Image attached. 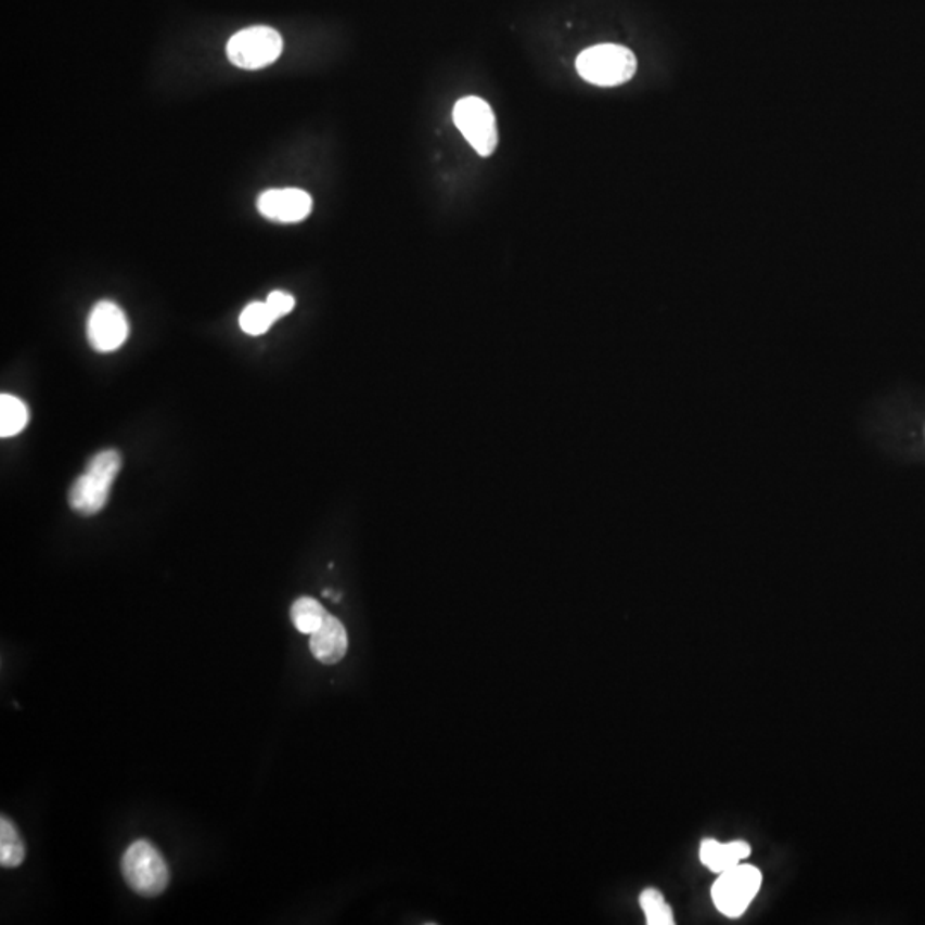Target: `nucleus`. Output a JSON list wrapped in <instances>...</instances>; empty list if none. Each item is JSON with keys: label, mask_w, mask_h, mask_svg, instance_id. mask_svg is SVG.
<instances>
[{"label": "nucleus", "mask_w": 925, "mask_h": 925, "mask_svg": "<svg viewBox=\"0 0 925 925\" xmlns=\"http://www.w3.org/2000/svg\"><path fill=\"white\" fill-rule=\"evenodd\" d=\"M123 466V458L115 449L100 451L91 458L85 473L69 490V504L82 516H93L105 508L112 486Z\"/></svg>", "instance_id": "1"}, {"label": "nucleus", "mask_w": 925, "mask_h": 925, "mask_svg": "<svg viewBox=\"0 0 925 925\" xmlns=\"http://www.w3.org/2000/svg\"><path fill=\"white\" fill-rule=\"evenodd\" d=\"M638 61L631 50L622 46L590 47L576 59V70L584 81L595 86H619L631 81L637 74Z\"/></svg>", "instance_id": "2"}, {"label": "nucleus", "mask_w": 925, "mask_h": 925, "mask_svg": "<svg viewBox=\"0 0 925 925\" xmlns=\"http://www.w3.org/2000/svg\"><path fill=\"white\" fill-rule=\"evenodd\" d=\"M123 874L127 885L141 897H158L167 889L170 873L164 856L155 845L138 840L123 857Z\"/></svg>", "instance_id": "3"}, {"label": "nucleus", "mask_w": 925, "mask_h": 925, "mask_svg": "<svg viewBox=\"0 0 925 925\" xmlns=\"http://www.w3.org/2000/svg\"><path fill=\"white\" fill-rule=\"evenodd\" d=\"M283 52V38L270 26H253L230 38L227 55L241 69H262L273 64Z\"/></svg>", "instance_id": "4"}, {"label": "nucleus", "mask_w": 925, "mask_h": 925, "mask_svg": "<svg viewBox=\"0 0 925 925\" xmlns=\"http://www.w3.org/2000/svg\"><path fill=\"white\" fill-rule=\"evenodd\" d=\"M761 881V873L755 865L737 864L727 869L711 888L715 907L727 917H741L758 895Z\"/></svg>", "instance_id": "5"}, {"label": "nucleus", "mask_w": 925, "mask_h": 925, "mask_svg": "<svg viewBox=\"0 0 925 925\" xmlns=\"http://www.w3.org/2000/svg\"><path fill=\"white\" fill-rule=\"evenodd\" d=\"M453 120L478 155H492L498 147V126L492 106L478 97H466L454 105Z\"/></svg>", "instance_id": "6"}, {"label": "nucleus", "mask_w": 925, "mask_h": 925, "mask_svg": "<svg viewBox=\"0 0 925 925\" xmlns=\"http://www.w3.org/2000/svg\"><path fill=\"white\" fill-rule=\"evenodd\" d=\"M86 335L91 347L102 354L123 347L129 336V322L124 310L111 300L97 304L88 316Z\"/></svg>", "instance_id": "7"}, {"label": "nucleus", "mask_w": 925, "mask_h": 925, "mask_svg": "<svg viewBox=\"0 0 925 925\" xmlns=\"http://www.w3.org/2000/svg\"><path fill=\"white\" fill-rule=\"evenodd\" d=\"M262 217L278 223H297L312 211V197L303 189H271L257 200Z\"/></svg>", "instance_id": "8"}, {"label": "nucleus", "mask_w": 925, "mask_h": 925, "mask_svg": "<svg viewBox=\"0 0 925 925\" xmlns=\"http://www.w3.org/2000/svg\"><path fill=\"white\" fill-rule=\"evenodd\" d=\"M310 652L322 664H338L343 656L347 655L348 637L347 629L342 620L327 614L326 620L321 628L310 634Z\"/></svg>", "instance_id": "9"}, {"label": "nucleus", "mask_w": 925, "mask_h": 925, "mask_svg": "<svg viewBox=\"0 0 925 925\" xmlns=\"http://www.w3.org/2000/svg\"><path fill=\"white\" fill-rule=\"evenodd\" d=\"M750 856V847L746 842H730V844H720V842L708 840L703 842L699 857L703 864L714 871V873H725L727 869L734 868L741 864V860L747 859Z\"/></svg>", "instance_id": "10"}, {"label": "nucleus", "mask_w": 925, "mask_h": 925, "mask_svg": "<svg viewBox=\"0 0 925 925\" xmlns=\"http://www.w3.org/2000/svg\"><path fill=\"white\" fill-rule=\"evenodd\" d=\"M290 617H292V622H294L297 631L303 632V634H314L321 628L322 622L326 620L327 612L319 604L318 600L303 596V599L295 600L292 611H290Z\"/></svg>", "instance_id": "11"}, {"label": "nucleus", "mask_w": 925, "mask_h": 925, "mask_svg": "<svg viewBox=\"0 0 925 925\" xmlns=\"http://www.w3.org/2000/svg\"><path fill=\"white\" fill-rule=\"evenodd\" d=\"M26 848L13 821L2 815L0 820V864L2 868H17L25 860Z\"/></svg>", "instance_id": "12"}, {"label": "nucleus", "mask_w": 925, "mask_h": 925, "mask_svg": "<svg viewBox=\"0 0 925 925\" xmlns=\"http://www.w3.org/2000/svg\"><path fill=\"white\" fill-rule=\"evenodd\" d=\"M28 424V408L25 401L13 395L0 396V436L13 437Z\"/></svg>", "instance_id": "13"}, {"label": "nucleus", "mask_w": 925, "mask_h": 925, "mask_svg": "<svg viewBox=\"0 0 925 925\" xmlns=\"http://www.w3.org/2000/svg\"><path fill=\"white\" fill-rule=\"evenodd\" d=\"M640 905L646 915L648 925H672L673 912L669 903L665 901L664 895L658 889L648 888L641 892Z\"/></svg>", "instance_id": "14"}, {"label": "nucleus", "mask_w": 925, "mask_h": 925, "mask_svg": "<svg viewBox=\"0 0 925 925\" xmlns=\"http://www.w3.org/2000/svg\"><path fill=\"white\" fill-rule=\"evenodd\" d=\"M274 321L277 318L271 314L270 307L266 303L249 304L242 310L241 318H239L242 331L250 336L265 335L266 331H270V327L273 326Z\"/></svg>", "instance_id": "15"}, {"label": "nucleus", "mask_w": 925, "mask_h": 925, "mask_svg": "<svg viewBox=\"0 0 925 925\" xmlns=\"http://www.w3.org/2000/svg\"><path fill=\"white\" fill-rule=\"evenodd\" d=\"M266 304L270 307L271 314H273L274 318L280 319L283 318V316L290 314V312L294 310L295 298L292 297V295L286 294V292H280V290H277V292H271V294L268 295Z\"/></svg>", "instance_id": "16"}]
</instances>
